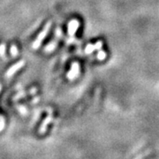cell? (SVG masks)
Returning <instances> with one entry per match:
<instances>
[{
	"instance_id": "6da1fadb",
	"label": "cell",
	"mask_w": 159,
	"mask_h": 159,
	"mask_svg": "<svg viewBox=\"0 0 159 159\" xmlns=\"http://www.w3.org/2000/svg\"><path fill=\"white\" fill-rule=\"evenodd\" d=\"M51 21H49V22L46 24L45 28L40 33V34L37 36V39L34 41V43H33V44H32V48L33 49H38L41 45V43H42V42L43 41V39L45 38V36L48 34V32H49V30L51 29Z\"/></svg>"
},
{
	"instance_id": "7a4b0ae2",
	"label": "cell",
	"mask_w": 159,
	"mask_h": 159,
	"mask_svg": "<svg viewBox=\"0 0 159 159\" xmlns=\"http://www.w3.org/2000/svg\"><path fill=\"white\" fill-rule=\"evenodd\" d=\"M24 65H25V61H24V60H20V61H19L18 63H16L15 65L11 66V67H10V69L6 72V78H10V77H11L13 74L17 72V71H19L20 69L22 68L23 66H24Z\"/></svg>"
},
{
	"instance_id": "3957f363",
	"label": "cell",
	"mask_w": 159,
	"mask_h": 159,
	"mask_svg": "<svg viewBox=\"0 0 159 159\" xmlns=\"http://www.w3.org/2000/svg\"><path fill=\"white\" fill-rule=\"evenodd\" d=\"M78 27H79V22L76 20H72L71 22L69 23L68 26L69 34H74L75 33V31H76V29H78Z\"/></svg>"
},
{
	"instance_id": "277c9868",
	"label": "cell",
	"mask_w": 159,
	"mask_h": 159,
	"mask_svg": "<svg viewBox=\"0 0 159 159\" xmlns=\"http://www.w3.org/2000/svg\"><path fill=\"white\" fill-rule=\"evenodd\" d=\"M51 119H52V117H51V116H48V117H47V119L43 121V125H42L41 128H40V131H39L40 134H44V133H45L46 128H47V125H48V124L51 122Z\"/></svg>"
},
{
	"instance_id": "5b68a950",
	"label": "cell",
	"mask_w": 159,
	"mask_h": 159,
	"mask_svg": "<svg viewBox=\"0 0 159 159\" xmlns=\"http://www.w3.org/2000/svg\"><path fill=\"white\" fill-rule=\"evenodd\" d=\"M10 51H11V57H18V54H19V52H18V49H17V46L15 45L14 43L13 44H11V50H10Z\"/></svg>"
},
{
	"instance_id": "8992f818",
	"label": "cell",
	"mask_w": 159,
	"mask_h": 159,
	"mask_svg": "<svg viewBox=\"0 0 159 159\" xmlns=\"http://www.w3.org/2000/svg\"><path fill=\"white\" fill-rule=\"evenodd\" d=\"M5 54H6V44L1 43L0 44V57L5 58Z\"/></svg>"
},
{
	"instance_id": "52a82bcc",
	"label": "cell",
	"mask_w": 159,
	"mask_h": 159,
	"mask_svg": "<svg viewBox=\"0 0 159 159\" xmlns=\"http://www.w3.org/2000/svg\"><path fill=\"white\" fill-rule=\"evenodd\" d=\"M6 126V120L3 116H0V132L3 130Z\"/></svg>"
},
{
	"instance_id": "ba28073f",
	"label": "cell",
	"mask_w": 159,
	"mask_h": 159,
	"mask_svg": "<svg viewBox=\"0 0 159 159\" xmlns=\"http://www.w3.org/2000/svg\"><path fill=\"white\" fill-rule=\"evenodd\" d=\"M17 109L19 110V111H20V113L24 114V115H26V114L28 113V111H27V109L25 108L24 106H22V105H18Z\"/></svg>"
},
{
	"instance_id": "9c48e42d",
	"label": "cell",
	"mask_w": 159,
	"mask_h": 159,
	"mask_svg": "<svg viewBox=\"0 0 159 159\" xmlns=\"http://www.w3.org/2000/svg\"><path fill=\"white\" fill-rule=\"evenodd\" d=\"M54 48H55V43H52V44H48L47 47L45 48V51H51L52 50H54Z\"/></svg>"
},
{
	"instance_id": "30bf717a",
	"label": "cell",
	"mask_w": 159,
	"mask_h": 159,
	"mask_svg": "<svg viewBox=\"0 0 159 159\" xmlns=\"http://www.w3.org/2000/svg\"><path fill=\"white\" fill-rule=\"evenodd\" d=\"M1 89H2V86H1V84H0V91H1Z\"/></svg>"
}]
</instances>
